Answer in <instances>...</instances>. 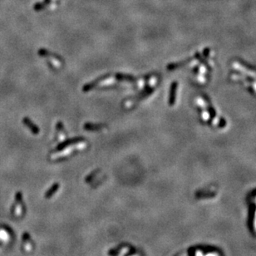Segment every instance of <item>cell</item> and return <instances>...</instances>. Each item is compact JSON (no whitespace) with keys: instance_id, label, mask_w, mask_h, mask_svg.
<instances>
[{"instance_id":"3","label":"cell","mask_w":256,"mask_h":256,"mask_svg":"<svg viewBox=\"0 0 256 256\" xmlns=\"http://www.w3.org/2000/svg\"><path fill=\"white\" fill-rule=\"evenodd\" d=\"M82 140H83V138H82V137H75V138H72V139H69V140L65 141L64 142L61 143L60 145H58V146H57V150H60V149L63 148V147H66V146H69V145L77 143V142H78V141H80Z\"/></svg>"},{"instance_id":"2","label":"cell","mask_w":256,"mask_h":256,"mask_svg":"<svg viewBox=\"0 0 256 256\" xmlns=\"http://www.w3.org/2000/svg\"><path fill=\"white\" fill-rule=\"evenodd\" d=\"M106 127L105 124H92V123H86L84 125V129L86 131H89V132H96L99 131L102 128Z\"/></svg>"},{"instance_id":"1","label":"cell","mask_w":256,"mask_h":256,"mask_svg":"<svg viewBox=\"0 0 256 256\" xmlns=\"http://www.w3.org/2000/svg\"><path fill=\"white\" fill-rule=\"evenodd\" d=\"M24 123L26 125V126L30 129V131H31L33 134H35V135H38V134L39 133V132H40V130H39V128L38 127V126L34 124L32 121L30 120L29 118H28V117L24 118Z\"/></svg>"},{"instance_id":"4","label":"cell","mask_w":256,"mask_h":256,"mask_svg":"<svg viewBox=\"0 0 256 256\" xmlns=\"http://www.w3.org/2000/svg\"><path fill=\"white\" fill-rule=\"evenodd\" d=\"M116 77L117 80L120 81H127V82H134L135 78L132 76H129V75H123V74H116Z\"/></svg>"}]
</instances>
